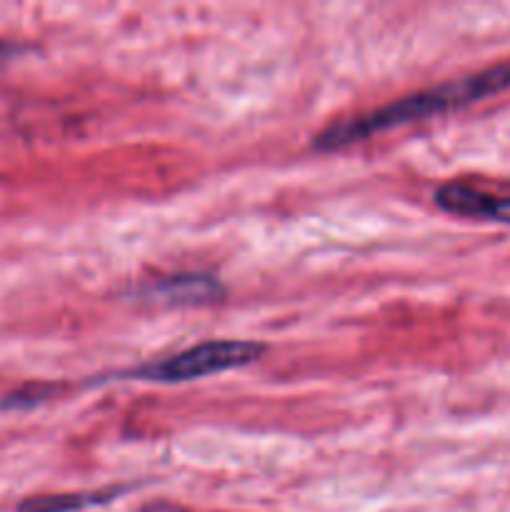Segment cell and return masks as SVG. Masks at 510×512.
<instances>
[{"label": "cell", "mask_w": 510, "mask_h": 512, "mask_svg": "<svg viewBox=\"0 0 510 512\" xmlns=\"http://www.w3.org/2000/svg\"><path fill=\"white\" fill-rule=\"evenodd\" d=\"M140 298L168 308H193V305L220 303L225 298V288L213 275L175 273L145 283L140 288Z\"/></svg>", "instance_id": "3957f363"}, {"label": "cell", "mask_w": 510, "mask_h": 512, "mask_svg": "<svg viewBox=\"0 0 510 512\" xmlns=\"http://www.w3.org/2000/svg\"><path fill=\"white\" fill-rule=\"evenodd\" d=\"M128 485L123 488H103V490H85V493H58V495H38L28 498L18 505V512H78L98 505L113 503L115 498L128 493Z\"/></svg>", "instance_id": "5b68a950"}, {"label": "cell", "mask_w": 510, "mask_h": 512, "mask_svg": "<svg viewBox=\"0 0 510 512\" xmlns=\"http://www.w3.org/2000/svg\"><path fill=\"white\" fill-rule=\"evenodd\" d=\"M440 210L458 218L510 225V195H495L465 183H443L433 193Z\"/></svg>", "instance_id": "277c9868"}, {"label": "cell", "mask_w": 510, "mask_h": 512, "mask_svg": "<svg viewBox=\"0 0 510 512\" xmlns=\"http://www.w3.org/2000/svg\"><path fill=\"white\" fill-rule=\"evenodd\" d=\"M18 53H23V48L15 43H8V40H0V65L10 63Z\"/></svg>", "instance_id": "52a82bcc"}, {"label": "cell", "mask_w": 510, "mask_h": 512, "mask_svg": "<svg viewBox=\"0 0 510 512\" xmlns=\"http://www.w3.org/2000/svg\"><path fill=\"white\" fill-rule=\"evenodd\" d=\"M55 385H25V388L15 390V393L5 395L3 408L5 410H28L35 405L50 400V395H55Z\"/></svg>", "instance_id": "8992f818"}, {"label": "cell", "mask_w": 510, "mask_h": 512, "mask_svg": "<svg viewBox=\"0 0 510 512\" xmlns=\"http://www.w3.org/2000/svg\"><path fill=\"white\" fill-rule=\"evenodd\" d=\"M265 350L268 348L263 343H255V340H205V343L180 350V353L158 360V363H145L140 368L125 370L118 378L160 385L190 383V380L258 363Z\"/></svg>", "instance_id": "7a4b0ae2"}, {"label": "cell", "mask_w": 510, "mask_h": 512, "mask_svg": "<svg viewBox=\"0 0 510 512\" xmlns=\"http://www.w3.org/2000/svg\"><path fill=\"white\" fill-rule=\"evenodd\" d=\"M505 90H510V60L490 65V68L468 75V78L450 80V83L435 85V88L403 95L393 103L380 105L368 113L355 115V118L330 123L328 128L315 135L313 148L320 153H335V150L363 143V140L385 133V130L403 128V125L450 113V110H460L465 105L490 98V95L505 93Z\"/></svg>", "instance_id": "6da1fadb"}]
</instances>
